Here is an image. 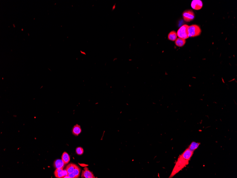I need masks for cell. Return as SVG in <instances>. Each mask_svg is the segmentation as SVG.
I'll list each match as a JSON object with an SVG mask.
<instances>
[{
	"instance_id": "6da1fadb",
	"label": "cell",
	"mask_w": 237,
	"mask_h": 178,
	"mask_svg": "<svg viewBox=\"0 0 237 178\" xmlns=\"http://www.w3.org/2000/svg\"><path fill=\"white\" fill-rule=\"evenodd\" d=\"M194 152L189 150L188 148L185 150L178 157L175 165L171 172L169 178H172L183 169L189 164L190 161L194 154Z\"/></svg>"
},
{
	"instance_id": "7a4b0ae2",
	"label": "cell",
	"mask_w": 237,
	"mask_h": 178,
	"mask_svg": "<svg viewBox=\"0 0 237 178\" xmlns=\"http://www.w3.org/2000/svg\"><path fill=\"white\" fill-rule=\"evenodd\" d=\"M188 31L189 37H194L198 36L201 34V29L197 25H192L189 26Z\"/></svg>"
},
{
	"instance_id": "3957f363",
	"label": "cell",
	"mask_w": 237,
	"mask_h": 178,
	"mask_svg": "<svg viewBox=\"0 0 237 178\" xmlns=\"http://www.w3.org/2000/svg\"><path fill=\"white\" fill-rule=\"evenodd\" d=\"M188 27L189 26L187 25H183V26L181 27L179 29H178V32H177V36H178L179 38L185 39V40L189 38V36L188 31Z\"/></svg>"
},
{
	"instance_id": "277c9868",
	"label": "cell",
	"mask_w": 237,
	"mask_h": 178,
	"mask_svg": "<svg viewBox=\"0 0 237 178\" xmlns=\"http://www.w3.org/2000/svg\"><path fill=\"white\" fill-rule=\"evenodd\" d=\"M182 16L184 21L187 22H190L194 19L195 15L193 11L191 10H188L184 11L182 14Z\"/></svg>"
},
{
	"instance_id": "5b68a950",
	"label": "cell",
	"mask_w": 237,
	"mask_h": 178,
	"mask_svg": "<svg viewBox=\"0 0 237 178\" xmlns=\"http://www.w3.org/2000/svg\"><path fill=\"white\" fill-rule=\"evenodd\" d=\"M191 6L194 9L199 10L203 7V3L200 0H194L191 3Z\"/></svg>"
},
{
	"instance_id": "8992f818",
	"label": "cell",
	"mask_w": 237,
	"mask_h": 178,
	"mask_svg": "<svg viewBox=\"0 0 237 178\" xmlns=\"http://www.w3.org/2000/svg\"><path fill=\"white\" fill-rule=\"evenodd\" d=\"M81 177L85 178H95L92 172L90 171L87 167H85L84 170L82 172Z\"/></svg>"
},
{
	"instance_id": "52a82bcc",
	"label": "cell",
	"mask_w": 237,
	"mask_h": 178,
	"mask_svg": "<svg viewBox=\"0 0 237 178\" xmlns=\"http://www.w3.org/2000/svg\"><path fill=\"white\" fill-rule=\"evenodd\" d=\"M81 131L82 129L81 127L78 124L75 125L72 130L73 134L76 136H78Z\"/></svg>"
},
{
	"instance_id": "ba28073f",
	"label": "cell",
	"mask_w": 237,
	"mask_h": 178,
	"mask_svg": "<svg viewBox=\"0 0 237 178\" xmlns=\"http://www.w3.org/2000/svg\"><path fill=\"white\" fill-rule=\"evenodd\" d=\"M64 165L63 160L60 159L56 160L54 162V166L56 169H63Z\"/></svg>"
},
{
	"instance_id": "9c48e42d",
	"label": "cell",
	"mask_w": 237,
	"mask_h": 178,
	"mask_svg": "<svg viewBox=\"0 0 237 178\" xmlns=\"http://www.w3.org/2000/svg\"><path fill=\"white\" fill-rule=\"evenodd\" d=\"M54 174L55 177L57 178H64V176L63 169H56L54 171Z\"/></svg>"
},
{
	"instance_id": "30bf717a",
	"label": "cell",
	"mask_w": 237,
	"mask_h": 178,
	"mask_svg": "<svg viewBox=\"0 0 237 178\" xmlns=\"http://www.w3.org/2000/svg\"><path fill=\"white\" fill-rule=\"evenodd\" d=\"M200 143H198V142H192L191 143L188 148L192 152H194V151L196 150L200 145Z\"/></svg>"
},
{
	"instance_id": "8fae6325",
	"label": "cell",
	"mask_w": 237,
	"mask_h": 178,
	"mask_svg": "<svg viewBox=\"0 0 237 178\" xmlns=\"http://www.w3.org/2000/svg\"><path fill=\"white\" fill-rule=\"evenodd\" d=\"M70 157L69 155L66 152L63 153L61 156V160H63L65 164L68 163L70 161Z\"/></svg>"
},
{
	"instance_id": "7c38bea8",
	"label": "cell",
	"mask_w": 237,
	"mask_h": 178,
	"mask_svg": "<svg viewBox=\"0 0 237 178\" xmlns=\"http://www.w3.org/2000/svg\"><path fill=\"white\" fill-rule=\"evenodd\" d=\"M186 41L185 39L178 38L175 40V44L178 47H181L185 45Z\"/></svg>"
},
{
	"instance_id": "4fadbf2b",
	"label": "cell",
	"mask_w": 237,
	"mask_h": 178,
	"mask_svg": "<svg viewBox=\"0 0 237 178\" xmlns=\"http://www.w3.org/2000/svg\"><path fill=\"white\" fill-rule=\"evenodd\" d=\"M177 33L174 31H171L168 35V39L171 41H175L177 39Z\"/></svg>"
},
{
	"instance_id": "5bb4252c",
	"label": "cell",
	"mask_w": 237,
	"mask_h": 178,
	"mask_svg": "<svg viewBox=\"0 0 237 178\" xmlns=\"http://www.w3.org/2000/svg\"><path fill=\"white\" fill-rule=\"evenodd\" d=\"M75 166V164H70L67 166L66 168V170L68 174L69 173H71L73 172Z\"/></svg>"
},
{
	"instance_id": "9a60e30c",
	"label": "cell",
	"mask_w": 237,
	"mask_h": 178,
	"mask_svg": "<svg viewBox=\"0 0 237 178\" xmlns=\"http://www.w3.org/2000/svg\"><path fill=\"white\" fill-rule=\"evenodd\" d=\"M80 172H81V170H80V168L77 165H75L73 173L76 176V177H77V178L79 177Z\"/></svg>"
},
{
	"instance_id": "2e32d148",
	"label": "cell",
	"mask_w": 237,
	"mask_h": 178,
	"mask_svg": "<svg viewBox=\"0 0 237 178\" xmlns=\"http://www.w3.org/2000/svg\"><path fill=\"white\" fill-rule=\"evenodd\" d=\"M76 152L77 154L79 155H81L83 153V149L81 147H77L76 149Z\"/></svg>"
},
{
	"instance_id": "e0dca14e",
	"label": "cell",
	"mask_w": 237,
	"mask_h": 178,
	"mask_svg": "<svg viewBox=\"0 0 237 178\" xmlns=\"http://www.w3.org/2000/svg\"><path fill=\"white\" fill-rule=\"evenodd\" d=\"M67 176H68L70 178H77V177H76L75 175L74 174L73 172L71 173H69Z\"/></svg>"
}]
</instances>
